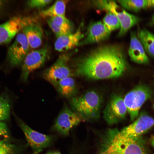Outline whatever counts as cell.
<instances>
[{"label":"cell","mask_w":154,"mask_h":154,"mask_svg":"<svg viewBox=\"0 0 154 154\" xmlns=\"http://www.w3.org/2000/svg\"><path fill=\"white\" fill-rule=\"evenodd\" d=\"M127 63L120 46L107 44L100 46L76 60L74 73L92 79L116 78L126 71Z\"/></svg>","instance_id":"6da1fadb"},{"label":"cell","mask_w":154,"mask_h":154,"mask_svg":"<svg viewBox=\"0 0 154 154\" xmlns=\"http://www.w3.org/2000/svg\"><path fill=\"white\" fill-rule=\"evenodd\" d=\"M103 139L101 154H147L141 137H130L113 129L108 131Z\"/></svg>","instance_id":"7a4b0ae2"},{"label":"cell","mask_w":154,"mask_h":154,"mask_svg":"<svg viewBox=\"0 0 154 154\" xmlns=\"http://www.w3.org/2000/svg\"><path fill=\"white\" fill-rule=\"evenodd\" d=\"M102 102L100 94L92 90L71 98L69 103L72 110L85 121L99 117Z\"/></svg>","instance_id":"3957f363"},{"label":"cell","mask_w":154,"mask_h":154,"mask_svg":"<svg viewBox=\"0 0 154 154\" xmlns=\"http://www.w3.org/2000/svg\"><path fill=\"white\" fill-rule=\"evenodd\" d=\"M96 4L101 9L113 13L117 17L120 24L118 34L119 37L124 35L140 21L138 17L128 13L114 1H98L96 2Z\"/></svg>","instance_id":"277c9868"},{"label":"cell","mask_w":154,"mask_h":154,"mask_svg":"<svg viewBox=\"0 0 154 154\" xmlns=\"http://www.w3.org/2000/svg\"><path fill=\"white\" fill-rule=\"evenodd\" d=\"M151 95L149 88L142 85L136 87L125 95L123 100L131 120L137 117L141 107Z\"/></svg>","instance_id":"5b68a950"},{"label":"cell","mask_w":154,"mask_h":154,"mask_svg":"<svg viewBox=\"0 0 154 154\" xmlns=\"http://www.w3.org/2000/svg\"><path fill=\"white\" fill-rule=\"evenodd\" d=\"M69 58L67 55L62 54L54 63L43 72V78L54 87L62 80L72 76V71L68 64Z\"/></svg>","instance_id":"8992f818"},{"label":"cell","mask_w":154,"mask_h":154,"mask_svg":"<svg viewBox=\"0 0 154 154\" xmlns=\"http://www.w3.org/2000/svg\"><path fill=\"white\" fill-rule=\"evenodd\" d=\"M48 55L49 50L46 47L29 52L21 64L22 80L25 82L27 81L31 73L44 64Z\"/></svg>","instance_id":"52a82bcc"},{"label":"cell","mask_w":154,"mask_h":154,"mask_svg":"<svg viewBox=\"0 0 154 154\" xmlns=\"http://www.w3.org/2000/svg\"><path fill=\"white\" fill-rule=\"evenodd\" d=\"M33 21L31 18L17 16L0 24V44L10 42L25 26Z\"/></svg>","instance_id":"ba28073f"},{"label":"cell","mask_w":154,"mask_h":154,"mask_svg":"<svg viewBox=\"0 0 154 154\" xmlns=\"http://www.w3.org/2000/svg\"><path fill=\"white\" fill-rule=\"evenodd\" d=\"M21 31L17 35L14 41L7 50V59L10 64L13 66L22 64L29 52V45L25 35Z\"/></svg>","instance_id":"9c48e42d"},{"label":"cell","mask_w":154,"mask_h":154,"mask_svg":"<svg viewBox=\"0 0 154 154\" xmlns=\"http://www.w3.org/2000/svg\"><path fill=\"white\" fill-rule=\"evenodd\" d=\"M19 124L28 144L35 154L40 152L51 144L52 140L51 136L34 130L21 121H19Z\"/></svg>","instance_id":"30bf717a"},{"label":"cell","mask_w":154,"mask_h":154,"mask_svg":"<svg viewBox=\"0 0 154 154\" xmlns=\"http://www.w3.org/2000/svg\"><path fill=\"white\" fill-rule=\"evenodd\" d=\"M127 112L123 99L120 95H115L111 97L104 110L103 117L108 123L114 124L123 119Z\"/></svg>","instance_id":"8fae6325"},{"label":"cell","mask_w":154,"mask_h":154,"mask_svg":"<svg viewBox=\"0 0 154 154\" xmlns=\"http://www.w3.org/2000/svg\"><path fill=\"white\" fill-rule=\"evenodd\" d=\"M82 121L83 120L78 115L65 105L56 120L54 128L60 134L66 136L73 127Z\"/></svg>","instance_id":"7c38bea8"},{"label":"cell","mask_w":154,"mask_h":154,"mask_svg":"<svg viewBox=\"0 0 154 154\" xmlns=\"http://www.w3.org/2000/svg\"><path fill=\"white\" fill-rule=\"evenodd\" d=\"M154 125V119L145 114L140 115L132 123L121 130L126 136L132 138L141 137Z\"/></svg>","instance_id":"4fadbf2b"},{"label":"cell","mask_w":154,"mask_h":154,"mask_svg":"<svg viewBox=\"0 0 154 154\" xmlns=\"http://www.w3.org/2000/svg\"><path fill=\"white\" fill-rule=\"evenodd\" d=\"M130 37V44L128 52L131 60L139 64H148L149 59L137 37L136 33L133 31H131Z\"/></svg>","instance_id":"5bb4252c"},{"label":"cell","mask_w":154,"mask_h":154,"mask_svg":"<svg viewBox=\"0 0 154 154\" xmlns=\"http://www.w3.org/2000/svg\"><path fill=\"white\" fill-rule=\"evenodd\" d=\"M110 33L102 22L92 23L88 27L87 36L80 41L78 45H82L100 42L108 38Z\"/></svg>","instance_id":"9a60e30c"},{"label":"cell","mask_w":154,"mask_h":154,"mask_svg":"<svg viewBox=\"0 0 154 154\" xmlns=\"http://www.w3.org/2000/svg\"><path fill=\"white\" fill-rule=\"evenodd\" d=\"M83 37V34L80 29H79L74 33L57 38L54 43V48L59 52L70 50L78 45Z\"/></svg>","instance_id":"2e32d148"},{"label":"cell","mask_w":154,"mask_h":154,"mask_svg":"<svg viewBox=\"0 0 154 154\" xmlns=\"http://www.w3.org/2000/svg\"><path fill=\"white\" fill-rule=\"evenodd\" d=\"M21 31L25 35L30 47L35 48L41 45L43 33L39 25L33 21L25 26Z\"/></svg>","instance_id":"e0dca14e"},{"label":"cell","mask_w":154,"mask_h":154,"mask_svg":"<svg viewBox=\"0 0 154 154\" xmlns=\"http://www.w3.org/2000/svg\"><path fill=\"white\" fill-rule=\"evenodd\" d=\"M136 34L147 54L154 58V34L145 28L139 27Z\"/></svg>","instance_id":"ac0fdd59"},{"label":"cell","mask_w":154,"mask_h":154,"mask_svg":"<svg viewBox=\"0 0 154 154\" xmlns=\"http://www.w3.org/2000/svg\"><path fill=\"white\" fill-rule=\"evenodd\" d=\"M55 88L61 96L66 98H71L76 96L77 92L75 82L72 76L62 80Z\"/></svg>","instance_id":"d6986e66"},{"label":"cell","mask_w":154,"mask_h":154,"mask_svg":"<svg viewBox=\"0 0 154 154\" xmlns=\"http://www.w3.org/2000/svg\"><path fill=\"white\" fill-rule=\"evenodd\" d=\"M118 1L123 8L135 12L154 7V0H121Z\"/></svg>","instance_id":"ffe728a7"},{"label":"cell","mask_w":154,"mask_h":154,"mask_svg":"<svg viewBox=\"0 0 154 154\" xmlns=\"http://www.w3.org/2000/svg\"><path fill=\"white\" fill-rule=\"evenodd\" d=\"M67 0H57L46 9L42 10L39 15L46 18L65 16Z\"/></svg>","instance_id":"44dd1931"},{"label":"cell","mask_w":154,"mask_h":154,"mask_svg":"<svg viewBox=\"0 0 154 154\" xmlns=\"http://www.w3.org/2000/svg\"><path fill=\"white\" fill-rule=\"evenodd\" d=\"M102 22L110 32L120 28V24L118 19L111 12H108L107 13L103 19Z\"/></svg>","instance_id":"7402d4cb"},{"label":"cell","mask_w":154,"mask_h":154,"mask_svg":"<svg viewBox=\"0 0 154 154\" xmlns=\"http://www.w3.org/2000/svg\"><path fill=\"white\" fill-rule=\"evenodd\" d=\"M10 113L9 101L6 96H0V120L7 119Z\"/></svg>","instance_id":"603a6c76"},{"label":"cell","mask_w":154,"mask_h":154,"mask_svg":"<svg viewBox=\"0 0 154 154\" xmlns=\"http://www.w3.org/2000/svg\"><path fill=\"white\" fill-rule=\"evenodd\" d=\"M48 18L57 25L71 32H72V24L65 16H58Z\"/></svg>","instance_id":"cb8c5ba5"},{"label":"cell","mask_w":154,"mask_h":154,"mask_svg":"<svg viewBox=\"0 0 154 154\" xmlns=\"http://www.w3.org/2000/svg\"><path fill=\"white\" fill-rule=\"evenodd\" d=\"M47 23L57 38L62 36L72 33L54 23L49 18L46 19Z\"/></svg>","instance_id":"d4e9b609"},{"label":"cell","mask_w":154,"mask_h":154,"mask_svg":"<svg viewBox=\"0 0 154 154\" xmlns=\"http://www.w3.org/2000/svg\"><path fill=\"white\" fill-rule=\"evenodd\" d=\"M0 154H18L15 147L6 141H0Z\"/></svg>","instance_id":"484cf974"},{"label":"cell","mask_w":154,"mask_h":154,"mask_svg":"<svg viewBox=\"0 0 154 154\" xmlns=\"http://www.w3.org/2000/svg\"><path fill=\"white\" fill-rule=\"evenodd\" d=\"M52 1L51 0H30L28 1V6L32 8H42L46 6Z\"/></svg>","instance_id":"4316f807"},{"label":"cell","mask_w":154,"mask_h":154,"mask_svg":"<svg viewBox=\"0 0 154 154\" xmlns=\"http://www.w3.org/2000/svg\"><path fill=\"white\" fill-rule=\"evenodd\" d=\"M9 137L7 127L3 121L0 120V141H6Z\"/></svg>","instance_id":"83f0119b"},{"label":"cell","mask_w":154,"mask_h":154,"mask_svg":"<svg viewBox=\"0 0 154 154\" xmlns=\"http://www.w3.org/2000/svg\"><path fill=\"white\" fill-rule=\"evenodd\" d=\"M150 141L152 146L154 147V135L151 137L150 139Z\"/></svg>","instance_id":"f1b7e54d"},{"label":"cell","mask_w":154,"mask_h":154,"mask_svg":"<svg viewBox=\"0 0 154 154\" xmlns=\"http://www.w3.org/2000/svg\"><path fill=\"white\" fill-rule=\"evenodd\" d=\"M46 154H61L60 153L57 151H51L47 153Z\"/></svg>","instance_id":"f546056e"},{"label":"cell","mask_w":154,"mask_h":154,"mask_svg":"<svg viewBox=\"0 0 154 154\" xmlns=\"http://www.w3.org/2000/svg\"><path fill=\"white\" fill-rule=\"evenodd\" d=\"M150 23L151 25H154V14L152 17Z\"/></svg>","instance_id":"4dcf8cb0"},{"label":"cell","mask_w":154,"mask_h":154,"mask_svg":"<svg viewBox=\"0 0 154 154\" xmlns=\"http://www.w3.org/2000/svg\"><path fill=\"white\" fill-rule=\"evenodd\" d=\"M4 3V1L0 0V11L2 8Z\"/></svg>","instance_id":"1f68e13d"},{"label":"cell","mask_w":154,"mask_h":154,"mask_svg":"<svg viewBox=\"0 0 154 154\" xmlns=\"http://www.w3.org/2000/svg\"></svg>","instance_id":"d6a6232c"}]
</instances>
